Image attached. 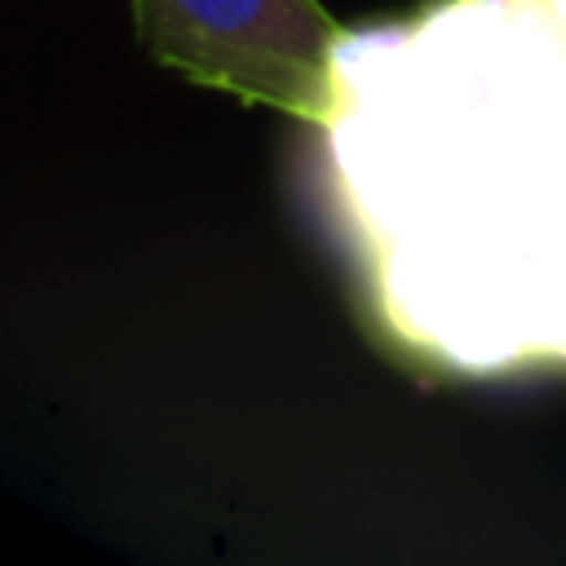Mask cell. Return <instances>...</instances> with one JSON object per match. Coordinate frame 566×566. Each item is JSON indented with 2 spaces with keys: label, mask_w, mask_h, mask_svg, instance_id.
<instances>
[{
  "label": "cell",
  "mask_w": 566,
  "mask_h": 566,
  "mask_svg": "<svg viewBox=\"0 0 566 566\" xmlns=\"http://www.w3.org/2000/svg\"><path fill=\"white\" fill-rule=\"evenodd\" d=\"M314 133L318 203L402 363L566 367V0L345 27Z\"/></svg>",
  "instance_id": "1"
},
{
  "label": "cell",
  "mask_w": 566,
  "mask_h": 566,
  "mask_svg": "<svg viewBox=\"0 0 566 566\" xmlns=\"http://www.w3.org/2000/svg\"><path fill=\"white\" fill-rule=\"evenodd\" d=\"M142 49L199 88L318 124L340 22L318 0H128Z\"/></svg>",
  "instance_id": "2"
}]
</instances>
